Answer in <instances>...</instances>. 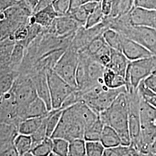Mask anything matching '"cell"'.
<instances>
[{
	"label": "cell",
	"instance_id": "obj_1",
	"mask_svg": "<svg viewBox=\"0 0 156 156\" xmlns=\"http://www.w3.org/2000/svg\"><path fill=\"white\" fill-rule=\"evenodd\" d=\"M98 116L83 102L75 104L63 109L59 123L51 138H62L69 142L83 139L85 129Z\"/></svg>",
	"mask_w": 156,
	"mask_h": 156
},
{
	"label": "cell",
	"instance_id": "obj_2",
	"mask_svg": "<svg viewBox=\"0 0 156 156\" xmlns=\"http://www.w3.org/2000/svg\"><path fill=\"white\" fill-rule=\"evenodd\" d=\"M104 125L113 128L119 134L121 145L129 146L131 140L128 128V100L127 92L117 96L111 105L99 114Z\"/></svg>",
	"mask_w": 156,
	"mask_h": 156
},
{
	"label": "cell",
	"instance_id": "obj_3",
	"mask_svg": "<svg viewBox=\"0 0 156 156\" xmlns=\"http://www.w3.org/2000/svg\"><path fill=\"white\" fill-rule=\"evenodd\" d=\"M79 54L76 73V89L84 92L98 85L104 84L103 76L106 67L95 61L85 51Z\"/></svg>",
	"mask_w": 156,
	"mask_h": 156
},
{
	"label": "cell",
	"instance_id": "obj_4",
	"mask_svg": "<svg viewBox=\"0 0 156 156\" xmlns=\"http://www.w3.org/2000/svg\"><path fill=\"white\" fill-rule=\"evenodd\" d=\"M78 91L80 102L86 104L98 115L110 106L120 93L127 92L126 86L109 89L104 84L98 85L84 92Z\"/></svg>",
	"mask_w": 156,
	"mask_h": 156
},
{
	"label": "cell",
	"instance_id": "obj_5",
	"mask_svg": "<svg viewBox=\"0 0 156 156\" xmlns=\"http://www.w3.org/2000/svg\"><path fill=\"white\" fill-rule=\"evenodd\" d=\"M140 140L135 151H151V146L156 136V108L141 98L140 105Z\"/></svg>",
	"mask_w": 156,
	"mask_h": 156
},
{
	"label": "cell",
	"instance_id": "obj_6",
	"mask_svg": "<svg viewBox=\"0 0 156 156\" xmlns=\"http://www.w3.org/2000/svg\"><path fill=\"white\" fill-rule=\"evenodd\" d=\"M156 68V56L129 62L125 76L127 92L136 89L140 83L154 73Z\"/></svg>",
	"mask_w": 156,
	"mask_h": 156
},
{
	"label": "cell",
	"instance_id": "obj_7",
	"mask_svg": "<svg viewBox=\"0 0 156 156\" xmlns=\"http://www.w3.org/2000/svg\"><path fill=\"white\" fill-rule=\"evenodd\" d=\"M79 58L78 51L69 46L58 60L53 69L60 77L75 89L77 87L76 73Z\"/></svg>",
	"mask_w": 156,
	"mask_h": 156
},
{
	"label": "cell",
	"instance_id": "obj_8",
	"mask_svg": "<svg viewBox=\"0 0 156 156\" xmlns=\"http://www.w3.org/2000/svg\"><path fill=\"white\" fill-rule=\"evenodd\" d=\"M128 100V128L131 143L130 146L135 147L139 145L140 140V105L141 98L137 89L127 92Z\"/></svg>",
	"mask_w": 156,
	"mask_h": 156
},
{
	"label": "cell",
	"instance_id": "obj_9",
	"mask_svg": "<svg viewBox=\"0 0 156 156\" xmlns=\"http://www.w3.org/2000/svg\"><path fill=\"white\" fill-rule=\"evenodd\" d=\"M11 91L19 106V112L38 97L33 82L28 75L19 74Z\"/></svg>",
	"mask_w": 156,
	"mask_h": 156
},
{
	"label": "cell",
	"instance_id": "obj_10",
	"mask_svg": "<svg viewBox=\"0 0 156 156\" xmlns=\"http://www.w3.org/2000/svg\"><path fill=\"white\" fill-rule=\"evenodd\" d=\"M47 77L52 109H60L69 95L76 89L67 83L54 70L48 71Z\"/></svg>",
	"mask_w": 156,
	"mask_h": 156
},
{
	"label": "cell",
	"instance_id": "obj_11",
	"mask_svg": "<svg viewBox=\"0 0 156 156\" xmlns=\"http://www.w3.org/2000/svg\"><path fill=\"white\" fill-rule=\"evenodd\" d=\"M120 34L133 40L156 56V29L142 26L129 25Z\"/></svg>",
	"mask_w": 156,
	"mask_h": 156
},
{
	"label": "cell",
	"instance_id": "obj_12",
	"mask_svg": "<svg viewBox=\"0 0 156 156\" xmlns=\"http://www.w3.org/2000/svg\"><path fill=\"white\" fill-rule=\"evenodd\" d=\"M108 28V26L104 20L91 28L81 27L76 32L69 46L80 53L86 50L94 39L102 35Z\"/></svg>",
	"mask_w": 156,
	"mask_h": 156
},
{
	"label": "cell",
	"instance_id": "obj_13",
	"mask_svg": "<svg viewBox=\"0 0 156 156\" xmlns=\"http://www.w3.org/2000/svg\"><path fill=\"white\" fill-rule=\"evenodd\" d=\"M27 13L9 12L0 13V42L13 36L17 28L28 23Z\"/></svg>",
	"mask_w": 156,
	"mask_h": 156
},
{
	"label": "cell",
	"instance_id": "obj_14",
	"mask_svg": "<svg viewBox=\"0 0 156 156\" xmlns=\"http://www.w3.org/2000/svg\"><path fill=\"white\" fill-rule=\"evenodd\" d=\"M21 122L19 106L10 90L0 98V124L14 125L18 128Z\"/></svg>",
	"mask_w": 156,
	"mask_h": 156
},
{
	"label": "cell",
	"instance_id": "obj_15",
	"mask_svg": "<svg viewBox=\"0 0 156 156\" xmlns=\"http://www.w3.org/2000/svg\"><path fill=\"white\" fill-rule=\"evenodd\" d=\"M81 27L83 26L72 17L64 15L57 17L51 26L45 29L49 33L57 36L66 37L74 35Z\"/></svg>",
	"mask_w": 156,
	"mask_h": 156
},
{
	"label": "cell",
	"instance_id": "obj_16",
	"mask_svg": "<svg viewBox=\"0 0 156 156\" xmlns=\"http://www.w3.org/2000/svg\"><path fill=\"white\" fill-rule=\"evenodd\" d=\"M129 15L133 26L156 29V10L134 6L129 12Z\"/></svg>",
	"mask_w": 156,
	"mask_h": 156
},
{
	"label": "cell",
	"instance_id": "obj_17",
	"mask_svg": "<svg viewBox=\"0 0 156 156\" xmlns=\"http://www.w3.org/2000/svg\"><path fill=\"white\" fill-rule=\"evenodd\" d=\"M121 52L130 62L153 56L144 46L124 36L121 46Z\"/></svg>",
	"mask_w": 156,
	"mask_h": 156
},
{
	"label": "cell",
	"instance_id": "obj_18",
	"mask_svg": "<svg viewBox=\"0 0 156 156\" xmlns=\"http://www.w3.org/2000/svg\"><path fill=\"white\" fill-rule=\"evenodd\" d=\"M28 75L33 82L38 97L45 102L49 111L52 110L47 73H34Z\"/></svg>",
	"mask_w": 156,
	"mask_h": 156
},
{
	"label": "cell",
	"instance_id": "obj_19",
	"mask_svg": "<svg viewBox=\"0 0 156 156\" xmlns=\"http://www.w3.org/2000/svg\"><path fill=\"white\" fill-rule=\"evenodd\" d=\"M49 111L45 102L37 97L27 106L19 110V116L23 121L29 118L45 116Z\"/></svg>",
	"mask_w": 156,
	"mask_h": 156
},
{
	"label": "cell",
	"instance_id": "obj_20",
	"mask_svg": "<svg viewBox=\"0 0 156 156\" xmlns=\"http://www.w3.org/2000/svg\"><path fill=\"white\" fill-rule=\"evenodd\" d=\"M129 62L130 61L122 52L112 49L111 61L106 68L125 78Z\"/></svg>",
	"mask_w": 156,
	"mask_h": 156
},
{
	"label": "cell",
	"instance_id": "obj_21",
	"mask_svg": "<svg viewBox=\"0 0 156 156\" xmlns=\"http://www.w3.org/2000/svg\"><path fill=\"white\" fill-rule=\"evenodd\" d=\"M57 17L58 15L51 4L30 17L29 22L35 23L43 28H48L51 26Z\"/></svg>",
	"mask_w": 156,
	"mask_h": 156
},
{
	"label": "cell",
	"instance_id": "obj_22",
	"mask_svg": "<svg viewBox=\"0 0 156 156\" xmlns=\"http://www.w3.org/2000/svg\"><path fill=\"white\" fill-rule=\"evenodd\" d=\"M17 127L8 124H0V151L13 145V141L18 135Z\"/></svg>",
	"mask_w": 156,
	"mask_h": 156
},
{
	"label": "cell",
	"instance_id": "obj_23",
	"mask_svg": "<svg viewBox=\"0 0 156 156\" xmlns=\"http://www.w3.org/2000/svg\"><path fill=\"white\" fill-rule=\"evenodd\" d=\"M111 9L108 17L116 18L128 13L134 6V0H111Z\"/></svg>",
	"mask_w": 156,
	"mask_h": 156
},
{
	"label": "cell",
	"instance_id": "obj_24",
	"mask_svg": "<svg viewBox=\"0 0 156 156\" xmlns=\"http://www.w3.org/2000/svg\"><path fill=\"white\" fill-rule=\"evenodd\" d=\"M100 141L105 148L121 145V140L117 132L106 125L104 126Z\"/></svg>",
	"mask_w": 156,
	"mask_h": 156
},
{
	"label": "cell",
	"instance_id": "obj_25",
	"mask_svg": "<svg viewBox=\"0 0 156 156\" xmlns=\"http://www.w3.org/2000/svg\"><path fill=\"white\" fill-rule=\"evenodd\" d=\"M46 116L43 117L29 118L23 120L18 126L19 134L31 136L41 126Z\"/></svg>",
	"mask_w": 156,
	"mask_h": 156
},
{
	"label": "cell",
	"instance_id": "obj_26",
	"mask_svg": "<svg viewBox=\"0 0 156 156\" xmlns=\"http://www.w3.org/2000/svg\"><path fill=\"white\" fill-rule=\"evenodd\" d=\"M103 81L104 85L109 89H119L126 86L125 78L108 68H105L104 71Z\"/></svg>",
	"mask_w": 156,
	"mask_h": 156
},
{
	"label": "cell",
	"instance_id": "obj_27",
	"mask_svg": "<svg viewBox=\"0 0 156 156\" xmlns=\"http://www.w3.org/2000/svg\"><path fill=\"white\" fill-rule=\"evenodd\" d=\"M104 126V124L102 122L100 116H98L95 121L85 129L84 140L86 141L100 140Z\"/></svg>",
	"mask_w": 156,
	"mask_h": 156
},
{
	"label": "cell",
	"instance_id": "obj_28",
	"mask_svg": "<svg viewBox=\"0 0 156 156\" xmlns=\"http://www.w3.org/2000/svg\"><path fill=\"white\" fill-rule=\"evenodd\" d=\"M33 141L30 135L18 134L13 141V145L19 156H23L32 149Z\"/></svg>",
	"mask_w": 156,
	"mask_h": 156
},
{
	"label": "cell",
	"instance_id": "obj_29",
	"mask_svg": "<svg viewBox=\"0 0 156 156\" xmlns=\"http://www.w3.org/2000/svg\"><path fill=\"white\" fill-rule=\"evenodd\" d=\"M15 44L13 36L0 42V65L7 64L9 62Z\"/></svg>",
	"mask_w": 156,
	"mask_h": 156
},
{
	"label": "cell",
	"instance_id": "obj_30",
	"mask_svg": "<svg viewBox=\"0 0 156 156\" xmlns=\"http://www.w3.org/2000/svg\"><path fill=\"white\" fill-rule=\"evenodd\" d=\"M63 109L62 108L52 109L46 116V134L47 136L51 138L54 133L62 116Z\"/></svg>",
	"mask_w": 156,
	"mask_h": 156
},
{
	"label": "cell",
	"instance_id": "obj_31",
	"mask_svg": "<svg viewBox=\"0 0 156 156\" xmlns=\"http://www.w3.org/2000/svg\"><path fill=\"white\" fill-rule=\"evenodd\" d=\"M102 37L106 44L112 49L121 52V46L123 37L122 35L112 29L108 28L104 33Z\"/></svg>",
	"mask_w": 156,
	"mask_h": 156
},
{
	"label": "cell",
	"instance_id": "obj_32",
	"mask_svg": "<svg viewBox=\"0 0 156 156\" xmlns=\"http://www.w3.org/2000/svg\"><path fill=\"white\" fill-rule=\"evenodd\" d=\"M52 138L46 137L40 144L33 147L30 151L35 156H48L52 152Z\"/></svg>",
	"mask_w": 156,
	"mask_h": 156
},
{
	"label": "cell",
	"instance_id": "obj_33",
	"mask_svg": "<svg viewBox=\"0 0 156 156\" xmlns=\"http://www.w3.org/2000/svg\"><path fill=\"white\" fill-rule=\"evenodd\" d=\"M111 55L112 48L106 43L91 57L95 61L106 67L111 61Z\"/></svg>",
	"mask_w": 156,
	"mask_h": 156
},
{
	"label": "cell",
	"instance_id": "obj_34",
	"mask_svg": "<svg viewBox=\"0 0 156 156\" xmlns=\"http://www.w3.org/2000/svg\"><path fill=\"white\" fill-rule=\"evenodd\" d=\"M105 18V16L102 11L101 2H99L95 9L87 17L84 25V28L93 27L102 22Z\"/></svg>",
	"mask_w": 156,
	"mask_h": 156
},
{
	"label": "cell",
	"instance_id": "obj_35",
	"mask_svg": "<svg viewBox=\"0 0 156 156\" xmlns=\"http://www.w3.org/2000/svg\"><path fill=\"white\" fill-rule=\"evenodd\" d=\"M138 93L140 98L149 105L156 108V93L149 89L142 81L137 87Z\"/></svg>",
	"mask_w": 156,
	"mask_h": 156
},
{
	"label": "cell",
	"instance_id": "obj_36",
	"mask_svg": "<svg viewBox=\"0 0 156 156\" xmlns=\"http://www.w3.org/2000/svg\"><path fill=\"white\" fill-rule=\"evenodd\" d=\"M68 156H86V140L76 139L69 142Z\"/></svg>",
	"mask_w": 156,
	"mask_h": 156
},
{
	"label": "cell",
	"instance_id": "obj_37",
	"mask_svg": "<svg viewBox=\"0 0 156 156\" xmlns=\"http://www.w3.org/2000/svg\"><path fill=\"white\" fill-rule=\"evenodd\" d=\"M53 150L52 152L55 153L58 156H68L69 142L67 140L55 138H52Z\"/></svg>",
	"mask_w": 156,
	"mask_h": 156
},
{
	"label": "cell",
	"instance_id": "obj_38",
	"mask_svg": "<svg viewBox=\"0 0 156 156\" xmlns=\"http://www.w3.org/2000/svg\"><path fill=\"white\" fill-rule=\"evenodd\" d=\"M105 149L100 140L86 141V156H102Z\"/></svg>",
	"mask_w": 156,
	"mask_h": 156
},
{
	"label": "cell",
	"instance_id": "obj_39",
	"mask_svg": "<svg viewBox=\"0 0 156 156\" xmlns=\"http://www.w3.org/2000/svg\"><path fill=\"white\" fill-rule=\"evenodd\" d=\"M45 116L44 121L41 125V126L39 128L37 129V131L34 133L33 134L31 135V138H32V141H33V144H32V148L35 146L36 145L40 144L41 142H42L44 140L47 136V134H46V116Z\"/></svg>",
	"mask_w": 156,
	"mask_h": 156
},
{
	"label": "cell",
	"instance_id": "obj_40",
	"mask_svg": "<svg viewBox=\"0 0 156 156\" xmlns=\"http://www.w3.org/2000/svg\"><path fill=\"white\" fill-rule=\"evenodd\" d=\"M129 146L120 145L117 146L106 147L102 156H124L129 153Z\"/></svg>",
	"mask_w": 156,
	"mask_h": 156
},
{
	"label": "cell",
	"instance_id": "obj_41",
	"mask_svg": "<svg viewBox=\"0 0 156 156\" xmlns=\"http://www.w3.org/2000/svg\"><path fill=\"white\" fill-rule=\"evenodd\" d=\"M28 23L24 24L17 29L13 34V36L16 42V44H20L24 47V44L26 39L28 37ZM25 48V47H24Z\"/></svg>",
	"mask_w": 156,
	"mask_h": 156
},
{
	"label": "cell",
	"instance_id": "obj_42",
	"mask_svg": "<svg viewBox=\"0 0 156 156\" xmlns=\"http://www.w3.org/2000/svg\"><path fill=\"white\" fill-rule=\"evenodd\" d=\"M70 0H53L51 5L58 16H64L69 10Z\"/></svg>",
	"mask_w": 156,
	"mask_h": 156
},
{
	"label": "cell",
	"instance_id": "obj_43",
	"mask_svg": "<svg viewBox=\"0 0 156 156\" xmlns=\"http://www.w3.org/2000/svg\"><path fill=\"white\" fill-rule=\"evenodd\" d=\"M106 44L102 35L94 39L84 50L90 56H93L95 53Z\"/></svg>",
	"mask_w": 156,
	"mask_h": 156
},
{
	"label": "cell",
	"instance_id": "obj_44",
	"mask_svg": "<svg viewBox=\"0 0 156 156\" xmlns=\"http://www.w3.org/2000/svg\"><path fill=\"white\" fill-rule=\"evenodd\" d=\"M134 6L156 10V0H134Z\"/></svg>",
	"mask_w": 156,
	"mask_h": 156
},
{
	"label": "cell",
	"instance_id": "obj_45",
	"mask_svg": "<svg viewBox=\"0 0 156 156\" xmlns=\"http://www.w3.org/2000/svg\"><path fill=\"white\" fill-rule=\"evenodd\" d=\"M143 81L149 89L156 93V73H151Z\"/></svg>",
	"mask_w": 156,
	"mask_h": 156
},
{
	"label": "cell",
	"instance_id": "obj_46",
	"mask_svg": "<svg viewBox=\"0 0 156 156\" xmlns=\"http://www.w3.org/2000/svg\"><path fill=\"white\" fill-rule=\"evenodd\" d=\"M0 156H19L14 145H12L0 151Z\"/></svg>",
	"mask_w": 156,
	"mask_h": 156
},
{
	"label": "cell",
	"instance_id": "obj_47",
	"mask_svg": "<svg viewBox=\"0 0 156 156\" xmlns=\"http://www.w3.org/2000/svg\"><path fill=\"white\" fill-rule=\"evenodd\" d=\"M82 4H83V2L82 0H70L69 10L66 15L72 13L73 12L78 9Z\"/></svg>",
	"mask_w": 156,
	"mask_h": 156
},
{
	"label": "cell",
	"instance_id": "obj_48",
	"mask_svg": "<svg viewBox=\"0 0 156 156\" xmlns=\"http://www.w3.org/2000/svg\"><path fill=\"white\" fill-rule=\"evenodd\" d=\"M150 151L153 153H156V136L151 145Z\"/></svg>",
	"mask_w": 156,
	"mask_h": 156
},
{
	"label": "cell",
	"instance_id": "obj_49",
	"mask_svg": "<svg viewBox=\"0 0 156 156\" xmlns=\"http://www.w3.org/2000/svg\"><path fill=\"white\" fill-rule=\"evenodd\" d=\"M102 0H82L83 4L87 2H91V1H95V2H101Z\"/></svg>",
	"mask_w": 156,
	"mask_h": 156
},
{
	"label": "cell",
	"instance_id": "obj_50",
	"mask_svg": "<svg viewBox=\"0 0 156 156\" xmlns=\"http://www.w3.org/2000/svg\"><path fill=\"white\" fill-rule=\"evenodd\" d=\"M23 156H35V155H34L31 152V151H30V152H28L27 153H26V154H24Z\"/></svg>",
	"mask_w": 156,
	"mask_h": 156
},
{
	"label": "cell",
	"instance_id": "obj_51",
	"mask_svg": "<svg viewBox=\"0 0 156 156\" xmlns=\"http://www.w3.org/2000/svg\"><path fill=\"white\" fill-rule=\"evenodd\" d=\"M48 156H58V155H57L56 154H55V153H53V152H51V153H50V154Z\"/></svg>",
	"mask_w": 156,
	"mask_h": 156
},
{
	"label": "cell",
	"instance_id": "obj_52",
	"mask_svg": "<svg viewBox=\"0 0 156 156\" xmlns=\"http://www.w3.org/2000/svg\"><path fill=\"white\" fill-rule=\"evenodd\" d=\"M132 156V155H131V154H130V153H128V154H126V155H125V156Z\"/></svg>",
	"mask_w": 156,
	"mask_h": 156
}]
</instances>
